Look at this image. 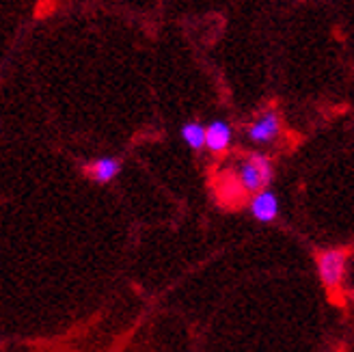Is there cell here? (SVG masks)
Instances as JSON below:
<instances>
[{"label":"cell","mask_w":354,"mask_h":352,"mask_svg":"<svg viewBox=\"0 0 354 352\" xmlns=\"http://www.w3.org/2000/svg\"><path fill=\"white\" fill-rule=\"evenodd\" d=\"M272 160L259 151H253L242 158L238 165V184L244 192H251V195H257V192L268 188V184L272 182Z\"/></svg>","instance_id":"1"},{"label":"cell","mask_w":354,"mask_h":352,"mask_svg":"<svg viewBox=\"0 0 354 352\" xmlns=\"http://www.w3.org/2000/svg\"><path fill=\"white\" fill-rule=\"evenodd\" d=\"M317 263V277L324 284V288L335 290L344 284L346 266H348V253L342 249H324L315 257Z\"/></svg>","instance_id":"2"},{"label":"cell","mask_w":354,"mask_h":352,"mask_svg":"<svg viewBox=\"0 0 354 352\" xmlns=\"http://www.w3.org/2000/svg\"><path fill=\"white\" fill-rule=\"evenodd\" d=\"M281 134V119L274 111L261 113L249 128H246V136L255 145H270Z\"/></svg>","instance_id":"3"},{"label":"cell","mask_w":354,"mask_h":352,"mask_svg":"<svg viewBox=\"0 0 354 352\" xmlns=\"http://www.w3.org/2000/svg\"><path fill=\"white\" fill-rule=\"evenodd\" d=\"M86 178L95 182V184H111L113 180H117V175L121 173V160L115 156H102L95 158L86 167H84Z\"/></svg>","instance_id":"4"},{"label":"cell","mask_w":354,"mask_h":352,"mask_svg":"<svg viewBox=\"0 0 354 352\" xmlns=\"http://www.w3.org/2000/svg\"><path fill=\"white\" fill-rule=\"evenodd\" d=\"M234 138V130L229 126V121L225 119H214L205 126V149L214 151V154H223L229 149Z\"/></svg>","instance_id":"5"},{"label":"cell","mask_w":354,"mask_h":352,"mask_svg":"<svg viewBox=\"0 0 354 352\" xmlns=\"http://www.w3.org/2000/svg\"><path fill=\"white\" fill-rule=\"evenodd\" d=\"M251 216L259 223H272L279 216V197L266 188L251 197Z\"/></svg>","instance_id":"6"},{"label":"cell","mask_w":354,"mask_h":352,"mask_svg":"<svg viewBox=\"0 0 354 352\" xmlns=\"http://www.w3.org/2000/svg\"><path fill=\"white\" fill-rule=\"evenodd\" d=\"M182 138H184V143L194 149V151H199L205 147V126L199 121H186L182 130H180Z\"/></svg>","instance_id":"7"}]
</instances>
